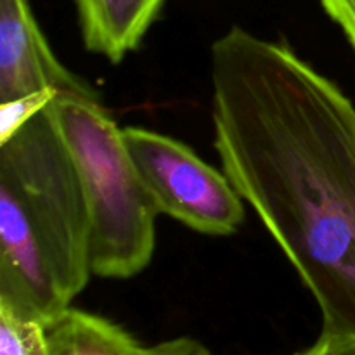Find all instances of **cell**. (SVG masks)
I'll list each match as a JSON object with an SVG mask.
<instances>
[{
  "label": "cell",
  "mask_w": 355,
  "mask_h": 355,
  "mask_svg": "<svg viewBox=\"0 0 355 355\" xmlns=\"http://www.w3.org/2000/svg\"><path fill=\"white\" fill-rule=\"evenodd\" d=\"M222 170L314 297L355 336V106L281 42L232 26L210 51Z\"/></svg>",
  "instance_id": "6da1fadb"
},
{
  "label": "cell",
  "mask_w": 355,
  "mask_h": 355,
  "mask_svg": "<svg viewBox=\"0 0 355 355\" xmlns=\"http://www.w3.org/2000/svg\"><path fill=\"white\" fill-rule=\"evenodd\" d=\"M90 274L89 210L49 104L0 144V302L51 324Z\"/></svg>",
  "instance_id": "7a4b0ae2"
},
{
  "label": "cell",
  "mask_w": 355,
  "mask_h": 355,
  "mask_svg": "<svg viewBox=\"0 0 355 355\" xmlns=\"http://www.w3.org/2000/svg\"><path fill=\"white\" fill-rule=\"evenodd\" d=\"M52 116L71 155L90 222V269L128 279L149 266L156 245V210L123 141V130L99 97L58 96Z\"/></svg>",
  "instance_id": "3957f363"
},
{
  "label": "cell",
  "mask_w": 355,
  "mask_h": 355,
  "mask_svg": "<svg viewBox=\"0 0 355 355\" xmlns=\"http://www.w3.org/2000/svg\"><path fill=\"white\" fill-rule=\"evenodd\" d=\"M123 141L158 214L208 236L234 234L245 220V200L224 172L189 146L159 132L123 128Z\"/></svg>",
  "instance_id": "277c9868"
},
{
  "label": "cell",
  "mask_w": 355,
  "mask_h": 355,
  "mask_svg": "<svg viewBox=\"0 0 355 355\" xmlns=\"http://www.w3.org/2000/svg\"><path fill=\"white\" fill-rule=\"evenodd\" d=\"M44 89L59 96L99 97L55 58L30 0H0V103Z\"/></svg>",
  "instance_id": "5b68a950"
},
{
  "label": "cell",
  "mask_w": 355,
  "mask_h": 355,
  "mask_svg": "<svg viewBox=\"0 0 355 355\" xmlns=\"http://www.w3.org/2000/svg\"><path fill=\"white\" fill-rule=\"evenodd\" d=\"M165 0H75L87 51L120 62L141 45Z\"/></svg>",
  "instance_id": "8992f818"
},
{
  "label": "cell",
  "mask_w": 355,
  "mask_h": 355,
  "mask_svg": "<svg viewBox=\"0 0 355 355\" xmlns=\"http://www.w3.org/2000/svg\"><path fill=\"white\" fill-rule=\"evenodd\" d=\"M49 355H159L127 329L101 315L69 307L47 324Z\"/></svg>",
  "instance_id": "52a82bcc"
},
{
  "label": "cell",
  "mask_w": 355,
  "mask_h": 355,
  "mask_svg": "<svg viewBox=\"0 0 355 355\" xmlns=\"http://www.w3.org/2000/svg\"><path fill=\"white\" fill-rule=\"evenodd\" d=\"M0 355H49L47 324L0 302Z\"/></svg>",
  "instance_id": "ba28073f"
},
{
  "label": "cell",
  "mask_w": 355,
  "mask_h": 355,
  "mask_svg": "<svg viewBox=\"0 0 355 355\" xmlns=\"http://www.w3.org/2000/svg\"><path fill=\"white\" fill-rule=\"evenodd\" d=\"M58 96L59 92L55 89H44L7 103H0V144L9 141Z\"/></svg>",
  "instance_id": "9c48e42d"
},
{
  "label": "cell",
  "mask_w": 355,
  "mask_h": 355,
  "mask_svg": "<svg viewBox=\"0 0 355 355\" xmlns=\"http://www.w3.org/2000/svg\"><path fill=\"white\" fill-rule=\"evenodd\" d=\"M295 355H355V336L321 333L315 343Z\"/></svg>",
  "instance_id": "30bf717a"
},
{
  "label": "cell",
  "mask_w": 355,
  "mask_h": 355,
  "mask_svg": "<svg viewBox=\"0 0 355 355\" xmlns=\"http://www.w3.org/2000/svg\"><path fill=\"white\" fill-rule=\"evenodd\" d=\"M321 3L355 49V0H321Z\"/></svg>",
  "instance_id": "8fae6325"
},
{
  "label": "cell",
  "mask_w": 355,
  "mask_h": 355,
  "mask_svg": "<svg viewBox=\"0 0 355 355\" xmlns=\"http://www.w3.org/2000/svg\"><path fill=\"white\" fill-rule=\"evenodd\" d=\"M159 345V355H214L203 343L193 338H173L168 342H162Z\"/></svg>",
  "instance_id": "7c38bea8"
}]
</instances>
